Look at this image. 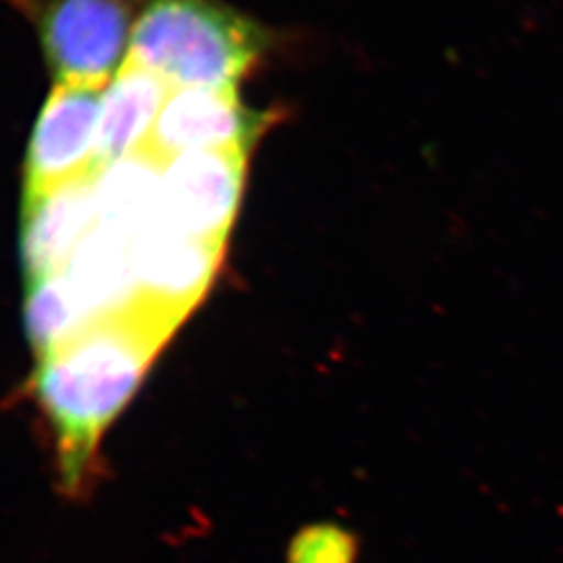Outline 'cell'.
<instances>
[{
	"label": "cell",
	"instance_id": "1",
	"mask_svg": "<svg viewBox=\"0 0 563 563\" xmlns=\"http://www.w3.org/2000/svg\"><path fill=\"white\" fill-rule=\"evenodd\" d=\"M174 330L139 302L38 360L32 393L55 434L59 490L67 499H86L95 488L99 441Z\"/></svg>",
	"mask_w": 563,
	"mask_h": 563
},
{
	"label": "cell",
	"instance_id": "2",
	"mask_svg": "<svg viewBox=\"0 0 563 563\" xmlns=\"http://www.w3.org/2000/svg\"><path fill=\"white\" fill-rule=\"evenodd\" d=\"M269 36L222 0H142L128 59L169 88H239Z\"/></svg>",
	"mask_w": 563,
	"mask_h": 563
},
{
	"label": "cell",
	"instance_id": "3",
	"mask_svg": "<svg viewBox=\"0 0 563 563\" xmlns=\"http://www.w3.org/2000/svg\"><path fill=\"white\" fill-rule=\"evenodd\" d=\"M142 0H41L36 30L55 84L104 88L128 59Z\"/></svg>",
	"mask_w": 563,
	"mask_h": 563
},
{
	"label": "cell",
	"instance_id": "4",
	"mask_svg": "<svg viewBox=\"0 0 563 563\" xmlns=\"http://www.w3.org/2000/svg\"><path fill=\"white\" fill-rule=\"evenodd\" d=\"M246 148L190 151L163 169L155 220L181 234L225 244L241 207Z\"/></svg>",
	"mask_w": 563,
	"mask_h": 563
},
{
	"label": "cell",
	"instance_id": "5",
	"mask_svg": "<svg viewBox=\"0 0 563 563\" xmlns=\"http://www.w3.org/2000/svg\"><path fill=\"white\" fill-rule=\"evenodd\" d=\"M223 246L181 234L155 218L144 223L132 239L142 307L178 328L216 280Z\"/></svg>",
	"mask_w": 563,
	"mask_h": 563
},
{
	"label": "cell",
	"instance_id": "6",
	"mask_svg": "<svg viewBox=\"0 0 563 563\" xmlns=\"http://www.w3.org/2000/svg\"><path fill=\"white\" fill-rule=\"evenodd\" d=\"M102 90L55 84L30 136L23 163V192L97 174Z\"/></svg>",
	"mask_w": 563,
	"mask_h": 563
},
{
	"label": "cell",
	"instance_id": "7",
	"mask_svg": "<svg viewBox=\"0 0 563 563\" xmlns=\"http://www.w3.org/2000/svg\"><path fill=\"white\" fill-rule=\"evenodd\" d=\"M269 123V113L242 104L236 88H172L146 146L165 162L190 151H251Z\"/></svg>",
	"mask_w": 563,
	"mask_h": 563
},
{
	"label": "cell",
	"instance_id": "8",
	"mask_svg": "<svg viewBox=\"0 0 563 563\" xmlns=\"http://www.w3.org/2000/svg\"><path fill=\"white\" fill-rule=\"evenodd\" d=\"M95 176L23 192L21 260L27 280L65 272L95 230Z\"/></svg>",
	"mask_w": 563,
	"mask_h": 563
},
{
	"label": "cell",
	"instance_id": "9",
	"mask_svg": "<svg viewBox=\"0 0 563 563\" xmlns=\"http://www.w3.org/2000/svg\"><path fill=\"white\" fill-rule=\"evenodd\" d=\"M169 92L172 88L159 76L125 59L102 90L95 157L97 172L148 144Z\"/></svg>",
	"mask_w": 563,
	"mask_h": 563
},
{
	"label": "cell",
	"instance_id": "10",
	"mask_svg": "<svg viewBox=\"0 0 563 563\" xmlns=\"http://www.w3.org/2000/svg\"><path fill=\"white\" fill-rule=\"evenodd\" d=\"M132 239L134 234L95 225L65 269L86 313L95 322L123 316L141 302Z\"/></svg>",
	"mask_w": 563,
	"mask_h": 563
},
{
	"label": "cell",
	"instance_id": "11",
	"mask_svg": "<svg viewBox=\"0 0 563 563\" xmlns=\"http://www.w3.org/2000/svg\"><path fill=\"white\" fill-rule=\"evenodd\" d=\"M165 159L144 146L95 176L97 225L136 234L157 213Z\"/></svg>",
	"mask_w": 563,
	"mask_h": 563
},
{
	"label": "cell",
	"instance_id": "12",
	"mask_svg": "<svg viewBox=\"0 0 563 563\" xmlns=\"http://www.w3.org/2000/svg\"><path fill=\"white\" fill-rule=\"evenodd\" d=\"M92 322L65 272L27 280L25 332L38 360L67 344Z\"/></svg>",
	"mask_w": 563,
	"mask_h": 563
},
{
	"label": "cell",
	"instance_id": "13",
	"mask_svg": "<svg viewBox=\"0 0 563 563\" xmlns=\"http://www.w3.org/2000/svg\"><path fill=\"white\" fill-rule=\"evenodd\" d=\"M286 563H357V541L332 523L307 526L288 544Z\"/></svg>",
	"mask_w": 563,
	"mask_h": 563
}]
</instances>
